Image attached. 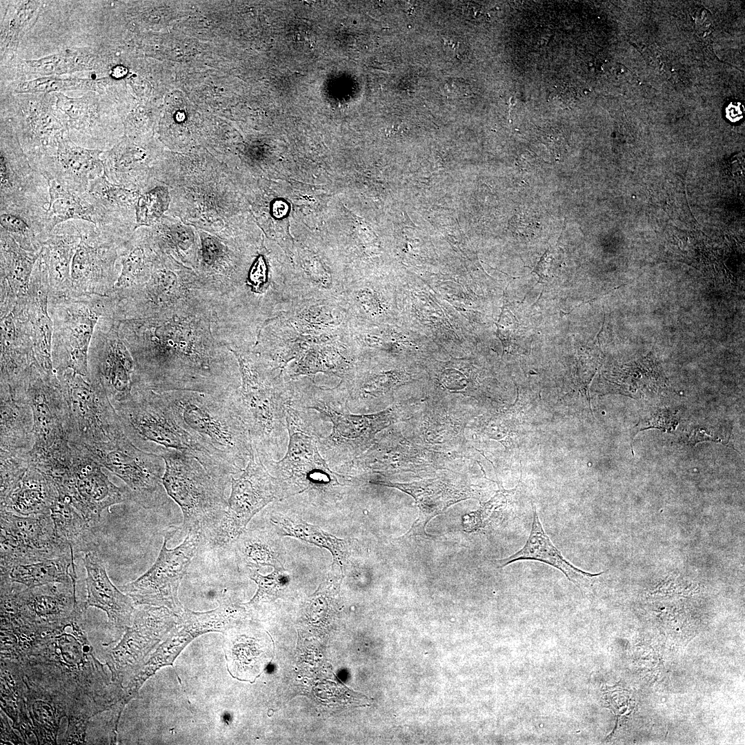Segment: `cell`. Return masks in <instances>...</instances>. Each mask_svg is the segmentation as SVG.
Returning a JSON list of instances; mask_svg holds the SVG:
<instances>
[{"mask_svg":"<svg viewBox=\"0 0 745 745\" xmlns=\"http://www.w3.org/2000/svg\"><path fill=\"white\" fill-rule=\"evenodd\" d=\"M219 302L151 317L115 320L135 365L133 382L157 392L223 395L240 386L237 361L220 333Z\"/></svg>","mask_w":745,"mask_h":745,"instance_id":"obj_1","label":"cell"},{"mask_svg":"<svg viewBox=\"0 0 745 745\" xmlns=\"http://www.w3.org/2000/svg\"><path fill=\"white\" fill-rule=\"evenodd\" d=\"M86 611L78 602L69 617L42 627L20 663L26 678L64 696L68 719L90 720L124 699L123 688L112 683L95 656L83 626Z\"/></svg>","mask_w":745,"mask_h":745,"instance_id":"obj_2","label":"cell"},{"mask_svg":"<svg viewBox=\"0 0 745 745\" xmlns=\"http://www.w3.org/2000/svg\"><path fill=\"white\" fill-rule=\"evenodd\" d=\"M155 177L169 190L166 214L223 239L237 236L242 208L238 177L225 163L207 155L165 156Z\"/></svg>","mask_w":745,"mask_h":745,"instance_id":"obj_3","label":"cell"},{"mask_svg":"<svg viewBox=\"0 0 745 745\" xmlns=\"http://www.w3.org/2000/svg\"><path fill=\"white\" fill-rule=\"evenodd\" d=\"M228 349L237 361L241 380L238 388L228 392V397L261 461L276 460L288 437L286 406L292 401L295 383L273 372L251 348L233 346Z\"/></svg>","mask_w":745,"mask_h":745,"instance_id":"obj_4","label":"cell"},{"mask_svg":"<svg viewBox=\"0 0 745 745\" xmlns=\"http://www.w3.org/2000/svg\"><path fill=\"white\" fill-rule=\"evenodd\" d=\"M114 407L126 435L137 447L157 455L162 449L190 454L223 487L238 475L179 424L161 393L134 383L130 398Z\"/></svg>","mask_w":745,"mask_h":745,"instance_id":"obj_5","label":"cell"},{"mask_svg":"<svg viewBox=\"0 0 745 745\" xmlns=\"http://www.w3.org/2000/svg\"><path fill=\"white\" fill-rule=\"evenodd\" d=\"M228 392L223 395L190 390L159 393L179 424L241 474L250 458L252 446Z\"/></svg>","mask_w":745,"mask_h":745,"instance_id":"obj_6","label":"cell"},{"mask_svg":"<svg viewBox=\"0 0 745 745\" xmlns=\"http://www.w3.org/2000/svg\"><path fill=\"white\" fill-rule=\"evenodd\" d=\"M112 295L115 301L112 317L116 320L155 317L220 299L196 271L163 252L148 281L113 290Z\"/></svg>","mask_w":745,"mask_h":745,"instance_id":"obj_7","label":"cell"},{"mask_svg":"<svg viewBox=\"0 0 745 745\" xmlns=\"http://www.w3.org/2000/svg\"><path fill=\"white\" fill-rule=\"evenodd\" d=\"M159 455L165 461L163 485L182 511L184 530L202 533L204 540L226 513V489L191 455L162 449Z\"/></svg>","mask_w":745,"mask_h":745,"instance_id":"obj_8","label":"cell"},{"mask_svg":"<svg viewBox=\"0 0 745 745\" xmlns=\"http://www.w3.org/2000/svg\"><path fill=\"white\" fill-rule=\"evenodd\" d=\"M286 406L287 449L279 460L264 463L279 485L283 497L305 490L330 491L342 486L337 475L321 455L318 441L323 437L317 421L308 412Z\"/></svg>","mask_w":745,"mask_h":745,"instance_id":"obj_9","label":"cell"},{"mask_svg":"<svg viewBox=\"0 0 745 745\" xmlns=\"http://www.w3.org/2000/svg\"><path fill=\"white\" fill-rule=\"evenodd\" d=\"M113 296L63 297L48 299L53 321L52 359L56 374L66 370L89 377L88 352L99 319L111 316Z\"/></svg>","mask_w":745,"mask_h":745,"instance_id":"obj_10","label":"cell"},{"mask_svg":"<svg viewBox=\"0 0 745 745\" xmlns=\"http://www.w3.org/2000/svg\"><path fill=\"white\" fill-rule=\"evenodd\" d=\"M57 376L67 407L70 443L87 447L115 440L125 433L101 386L69 370Z\"/></svg>","mask_w":745,"mask_h":745,"instance_id":"obj_11","label":"cell"},{"mask_svg":"<svg viewBox=\"0 0 745 745\" xmlns=\"http://www.w3.org/2000/svg\"><path fill=\"white\" fill-rule=\"evenodd\" d=\"M85 448L103 468L126 484L130 500L146 509L166 504L167 493L162 482L165 461L160 455L137 447L126 433L115 440Z\"/></svg>","mask_w":745,"mask_h":745,"instance_id":"obj_12","label":"cell"},{"mask_svg":"<svg viewBox=\"0 0 745 745\" xmlns=\"http://www.w3.org/2000/svg\"><path fill=\"white\" fill-rule=\"evenodd\" d=\"M80 241L70 266L68 297L108 296L119 277L120 257L128 240L82 220H75Z\"/></svg>","mask_w":745,"mask_h":745,"instance_id":"obj_13","label":"cell"},{"mask_svg":"<svg viewBox=\"0 0 745 745\" xmlns=\"http://www.w3.org/2000/svg\"><path fill=\"white\" fill-rule=\"evenodd\" d=\"M177 530L166 533L161 551L152 566L135 581L120 587L135 604L164 606L177 615L183 611L178 597L179 587L204 536L199 531H189L181 544L169 549L167 542Z\"/></svg>","mask_w":745,"mask_h":745,"instance_id":"obj_14","label":"cell"},{"mask_svg":"<svg viewBox=\"0 0 745 745\" xmlns=\"http://www.w3.org/2000/svg\"><path fill=\"white\" fill-rule=\"evenodd\" d=\"M231 492L226 513L216 528L204 539L209 548H220L232 543L251 519L270 502L282 498L277 479L253 450L239 476L231 479Z\"/></svg>","mask_w":745,"mask_h":745,"instance_id":"obj_15","label":"cell"},{"mask_svg":"<svg viewBox=\"0 0 745 745\" xmlns=\"http://www.w3.org/2000/svg\"><path fill=\"white\" fill-rule=\"evenodd\" d=\"M0 212L42 214L50 203L46 179L30 164L12 123L1 120Z\"/></svg>","mask_w":745,"mask_h":745,"instance_id":"obj_16","label":"cell"},{"mask_svg":"<svg viewBox=\"0 0 745 745\" xmlns=\"http://www.w3.org/2000/svg\"><path fill=\"white\" fill-rule=\"evenodd\" d=\"M70 445V464L52 483L60 498L72 504L88 521L99 525L103 510L130 500L128 490L114 484L87 448L79 444Z\"/></svg>","mask_w":745,"mask_h":745,"instance_id":"obj_17","label":"cell"},{"mask_svg":"<svg viewBox=\"0 0 745 745\" xmlns=\"http://www.w3.org/2000/svg\"><path fill=\"white\" fill-rule=\"evenodd\" d=\"M179 615L164 606L142 605L117 644L106 645V662L112 683L123 688L158 644L176 626Z\"/></svg>","mask_w":745,"mask_h":745,"instance_id":"obj_18","label":"cell"},{"mask_svg":"<svg viewBox=\"0 0 745 745\" xmlns=\"http://www.w3.org/2000/svg\"><path fill=\"white\" fill-rule=\"evenodd\" d=\"M24 385L34 421V444L28 452L29 458L67 452L70 448L68 412L58 377H47L34 362Z\"/></svg>","mask_w":745,"mask_h":745,"instance_id":"obj_19","label":"cell"},{"mask_svg":"<svg viewBox=\"0 0 745 745\" xmlns=\"http://www.w3.org/2000/svg\"><path fill=\"white\" fill-rule=\"evenodd\" d=\"M74 583L32 588L1 582V625L44 627L69 617L78 601Z\"/></svg>","mask_w":745,"mask_h":745,"instance_id":"obj_20","label":"cell"},{"mask_svg":"<svg viewBox=\"0 0 745 745\" xmlns=\"http://www.w3.org/2000/svg\"><path fill=\"white\" fill-rule=\"evenodd\" d=\"M0 513V566L53 559L74 552L57 537L50 512L29 516L5 510Z\"/></svg>","mask_w":745,"mask_h":745,"instance_id":"obj_21","label":"cell"},{"mask_svg":"<svg viewBox=\"0 0 745 745\" xmlns=\"http://www.w3.org/2000/svg\"><path fill=\"white\" fill-rule=\"evenodd\" d=\"M135 370L134 359L112 316L98 321L88 352L89 377L102 387L114 405L130 398Z\"/></svg>","mask_w":745,"mask_h":745,"instance_id":"obj_22","label":"cell"},{"mask_svg":"<svg viewBox=\"0 0 745 745\" xmlns=\"http://www.w3.org/2000/svg\"><path fill=\"white\" fill-rule=\"evenodd\" d=\"M43 100L28 99L13 117L12 126L31 166L35 168L52 156L61 140L69 136L66 117Z\"/></svg>","mask_w":745,"mask_h":745,"instance_id":"obj_23","label":"cell"},{"mask_svg":"<svg viewBox=\"0 0 745 745\" xmlns=\"http://www.w3.org/2000/svg\"><path fill=\"white\" fill-rule=\"evenodd\" d=\"M86 570L87 597L83 607H95L103 610L108 617L110 632L108 644L118 642L132 622L135 612L131 597L120 591L110 579L104 562L95 552L84 554L83 559Z\"/></svg>","mask_w":745,"mask_h":745,"instance_id":"obj_24","label":"cell"},{"mask_svg":"<svg viewBox=\"0 0 745 745\" xmlns=\"http://www.w3.org/2000/svg\"><path fill=\"white\" fill-rule=\"evenodd\" d=\"M161 157L152 148L130 137L123 138L101 155L103 174L110 182L141 192L161 183L155 177Z\"/></svg>","mask_w":745,"mask_h":745,"instance_id":"obj_25","label":"cell"},{"mask_svg":"<svg viewBox=\"0 0 745 745\" xmlns=\"http://www.w3.org/2000/svg\"><path fill=\"white\" fill-rule=\"evenodd\" d=\"M36 362L27 296L10 310L1 312V381L18 383Z\"/></svg>","mask_w":745,"mask_h":745,"instance_id":"obj_26","label":"cell"},{"mask_svg":"<svg viewBox=\"0 0 745 745\" xmlns=\"http://www.w3.org/2000/svg\"><path fill=\"white\" fill-rule=\"evenodd\" d=\"M200 253L197 273L224 302L244 284L237 237L223 239L199 230Z\"/></svg>","mask_w":745,"mask_h":745,"instance_id":"obj_27","label":"cell"},{"mask_svg":"<svg viewBox=\"0 0 745 745\" xmlns=\"http://www.w3.org/2000/svg\"><path fill=\"white\" fill-rule=\"evenodd\" d=\"M103 151L75 143L70 137L60 141L56 152L35 168L48 181L54 180L70 191L83 194L90 182L103 175Z\"/></svg>","mask_w":745,"mask_h":745,"instance_id":"obj_28","label":"cell"},{"mask_svg":"<svg viewBox=\"0 0 745 745\" xmlns=\"http://www.w3.org/2000/svg\"><path fill=\"white\" fill-rule=\"evenodd\" d=\"M86 194L95 207L97 226L129 239L136 230V206L141 192L112 183L103 174L90 182Z\"/></svg>","mask_w":745,"mask_h":745,"instance_id":"obj_29","label":"cell"},{"mask_svg":"<svg viewBox=\"0 0 745 745\" xmlns=\"http://www.w3.org/2000/svg\"><path fill=\"white\" fill-rule=\"evenodd\" d=\"M49 292L46 266L39 256L30 279L27 308L36 363L46 376L55 377L52 359L53 321L48 311Z\"/></svg>","mask_w":745,"mask_h":745,"instance_id":"obj_30","label":"cell"},{"mask_svg":"<svg viewBox=\"0 0 745 745\" xmlns=\"http://www.w3.org/2000/svg\"><path fill=\"white\" fill-rule=\"evenodd\" d=\"M339 332L312 336L301 349L288 372L293 379L299 375L322 372L342 379L353 370L352 359Z\"/></svg>","mask_w":745,"mask_h":745,"instance_id":"obj_31","label":"cell"},{"mask_svg":"<svg viewBox=\"0 0 745 745\" xmlns=\"http://www.w3.org/2000/svg\"><path fill=\"white\" fill-rule=\"evenodd\" d=\"M0 450L25 454L34 444V421L25 385L11 388L0 383Z\"/></svg>","mask_w":745,"mask_h":745,"instance_id":"obj_32","label":"cell"},{"mask_svg":"<svg viewBox=\"0 0 745 745\" xmlns=\"http://www.w3.org/2000/svg\"><path fill=\"white\" fill-rule=\"evenodd\" d=\"M80 234L75 220L57 226L44 241L40 256L48 272L49 297H68L71 262Z\"/></svg>","mask_w":745,"mask_h":745,"instance_id":"obj_33","label":"cell"},{"mask_svg":"<svg viewBox=\"0 0 745 745\" xmlns=\"http://www.w3.org/2000/svg\"><path fill=\"white\" fill-rule=\"evenodd\" d=\"M533 508L532 526L526 542L514 554L497 560L496 564L498 568H504L517 561L535 560L560 570L569 581L579 588L585 586L593 577L602 573L591 574L583 571L568 562L546 533L536 508L534 506Z\"/></svg>","mask_w":745,"mask_h":745,"instance_id":"obj_34","label":"cell"},{"mask_svg":"<svg viewBox=\"0 0 745 745\" xmlns=\"http://www.w3.org/2000/svg\"><path fill=\"white\" fill-rule=\"evenodd\" d=\"M25 684L26 707L37 744H57L61 720L68 713L66 698L26 677Z\"/></svg>","mask_w":745,"mask_h":745,"instance_id":"obj_35","label":"cell"},{"mask_svg":"<svg viewBox=\"0 0 745 745\" xmlns=\"http://www.w3.org/2000/svg\"><path fill=\"white\" fill-rule=\"evenodd\" d=\"M162 253L149 227L137 228L123 246L121 270L113 290L130 288L148 281Z\"/></svg>","mask_w":745,"mask_h":745,"instance_id":"obj_36","label":"cell"},{"mask_svg":"<svg viewBox=\"0 0 745 745\" xmlns=\"http://www.w3.org/2000/svg\"><path fill=\"white\" fill-rule=\"evenodd\" d=\"M0 230L1 302H12L28 295L41 252L23 249L9 234Z\"/></svg>","mask_w":745,"mask_h":745,"instance_id":"obj_37","label":"cell"},{"mask_svg":"<svg viewBox=\"0 0 745 745\" xmlns=\"http://www.w3.org/2000/svg\"><path fill=\"white\" fill-rule=\"evenodd\" d=\"M57 497L54 484L30 462L21 480L0 502V508L22 516L43 514L50 512Z\"/></svg>","mask_w":745,"mask_h":745,"instance_id":"obj_38","label":"cell"},{"mask_svg":"<svg viewBox=\"0 0 745 745\" xmlns=\"http://www.w3.org/2000/svg\"><path fill=\"white\" fill-rule=\"evenodd\" d=\"M149 228L155 241L163 253L196 271L201 247L197 229L169 214H165Z\"/></svg>","mask_w":745,"mask_h":745,"instance_id":"obj_39","label":"cell"},{"mask_svg":"<svg viewBox=\"0 0 745 745\" xmlns=\"http://www.w3.org/2000/svg\"><path fill=\"white\" fill-rule=\"evenodd\" d=\"M74 552L53 559L0 566L1 582L32 588L51 583L77 584Z\"/></svg>","mask_w":745,"mask_h":745,"instance_id":"obj_40","label":"cell"},{"mask_svg":"<svg viewBox=\"0 0 745 745\" xmlns=\"http://www.w3.org/2000/svg\"><path fill=\"white\" fill-rule=\"evenodd\" d=\"M342 305L339 300L308 299L279 316L301 335H321L339 331L342 324Z\"/></svg>","mask_w":745,"mask_h":745,"instance_id":"obj_41","label":"cell"},{"mask_svg":"<svg viewBox=\"0 0 745 745\" xmlns=\"http://www.w3.org/2000/svg\"><path fill=\"white\" fill-rule=\"evenodd\" d=\"M57 537L74 554L95 552L99 546V525L88 521L69 502L57 497L50 508Z\"/></svg>","mask_w":745,"mask_h":745,"instance_id":"obj_42","label":"cell"},{"mask_svg":"<svg viewBox=\"0 0 745 745\" xmlns=\"http://www.w3.org/2000/svg\"><path fill=\"white\" fill-rule=\"evenodd\" d=\"M48 183L50 203L46 213V227L50 234L57 226L72 220H82L97 225L95 207L86 192H73L54 180L48 181Z\"/></svg>","mask_w":745,"mask_h":745,"instance_id":"obj_43","label":"cell"},{"mask_svg":"<svg viewBox=\"0 0 745 745\" xmlns=\"http://www.w3.org/2000/svg\"><path fill=\"white\" fill-rule=\"evenodd\" d=\"M98 58L90 48L68 50L36 60L21 62V68L28 75L44 76L91 70L98 66Z\"/></svg>","mask_w":745,"mask_h":745,"instance_id":"obj_44","label":"cell"},{"mask_svg":"<svg viewBox=\"0 0 745 745\" xmlns=\"http://www.w3.org/2000/svg\"><path fill=\"white\" fill-rule=\"evenodd\" d=\"M271 522L276 526L281 536H290L328 549L333 557V564L341 568L348 556L347 540L338 539L326 533L319 527L305 522L291 520L288 517H274Z\"/></svg>","mask_w":745,"mask_h":745,"instance_id":"obj_45","label":"cell"},{"mask_svg":"<svg viewBox=\"0 0 745 745\" xmlns=\"http://www.w3.org/2000/svg\"><path fill=\"white\" fill-rule=\"evenodd\" d=\"M0 228L9 234L21 248L34 252H41L50 235L46 227V213L34 215L2 212H0Z\"/></svg>","mask_w":745,"mask_h":745,"instance_id":"obj_46","label":"cell"},{"mask_svg":"<svg viewBox=\"0 0 745 745\" xmlns=\"http://www.w3.org/2000/svg\"><path fill=\"white\" fill-rule=\"evenodd\" d=\"M1 708L12 719L14 728L21 711L26 707L25 674L21 664L1 659Z\"/></svg>","mask_w":745,"mask_h":745,"instance_id":"obj_47","label":"cell"},{"mask_svg":"<svg viewBox=\"0 0 745 745\" xmlns=\"http://www.w3.org/2000/svg\"><path fill=\"white\" fill-rule=\"evenodd\" d=\"M41 5L39 1H19L8 10L1 28V52L16 50L25 30L36 18Z\"/></svg>","mask_w":745,"mask_h":745,"instance_id":"obj_48","label":"cell"},{"mask_svg":"<svg viewBox=\"0 0 745 745\" xmlns=\"http://www.w3.org/2000/svg\"><path fill=\"white\" fill-rule=\"evenodd\" d=\"M170 203L169 190L163 183L141 192L136 206V229L157 223L167 213Z\"/></svg>","mask_w":745,"mask_h":745,"instance_id":"obj_49","label":"cell"},{"mask_svg":"<svg viewBox=\"0 0 745 745\" xmlns=\"http://www.w3.org/2000/svg\"><path fill=\"white\" fill-rule=\"evenodd\" d=\"M99 84L91 79L77 77L58 78L43 77L34 80L21 81L14 86V90L19 93L50 92L57 91L86 90L97 91Z\"/></svg>","mask_w":745,"mask_h":745,"instance_id":"obj_50","label":"cell"},{"mask_svg":"<svg viewBox=\"0 0 745 745\" xmlns=\"http://www.w3.org/2000/svg\"><path fill=\"white\" fill-rule=\"evenodd\" d=\"M274 570L268 575H261L255 568H248V576L256 582L258 589L248 606H258L270 603L281 596L288 582V575L280 563L276 564Z\"/></svg>","mask_w":745,"mask_h":745,"instance_id":"obj_51","label":"cell"},{"mask_svg":"<svg viewBox=\"0 0 745 745\" xmlns=\"http://www.w3.org/2000/svg\"><path fill=\"white\" fill-rule=\"evenodd\" d=\"M0 463L1 502L21 480L30 466V461L28 453L17 454L0 450Z\"/></svg>","mask_w":745,"mask_h":745,"instance_id":"obj_52","label":"cell"},{"mask_svg":"<svg viewBox=\"0 0 745 745\" xmlns=\"http://www.w3.org/2000/svg\"><path fill=\"white\" fill-rule=\"evenodd\" d=\"M268 271L263 255L257 257L246 277V286L251 292L263 294L269 286Z\"/></svg>","mask_w":745,"mask_h":745,"instance_id":"obj_53","label":"cell"},{"mask_svg":"<svg viewBox=\"0 0 745 745\" xmlns=\"http://www.w3.org/2000/svg\"><path fill=\"white\" fill-rule=\"evenodd\" d=\"M354 300L368 315L376 316L380 315L382 306L376 292L368 288L359 289L355 291Z\"/></svg>","mask_w":745,"mask_h":745,"instance_id":"obj_54","label":"cell"},{"mask_svg":"<svg viewBox=\"0 0 745 745\" xmlns=\"http://www.w3.org/2000/svg\"><path fill=\"white\" fill-rule=\"evenodd\" d=\"M548 101L555 106L566 108L575 105L577 95L575 90L568 86L555 88L549 95Z\"/></svg>","mask_w":745,"mask_h":745,"instance_id":"obj_55","label":"cell"},{"mask_svg":"<svg viewBox=\"0 0 745 745\" xmlns=\"http://www.w3.org/2000/svg\"><path fill=\"white\" fill-rule=\"evenodd\" d=\"M676 424V419L672 416L671 413L662 411L638 424L637 427L639 430L650 428H657L664 431H670L675 429Z\"/></svg>","mask_w":745,"mask_h":745,"instance_id":"obj_56","label":"cell"},{"mask_svg":"<svg viewBox=\"0 0 745 745\" xmlns=\"http://www.w3.org/2000/svg\"><path fill=\"white\" fill-rule=\"evenodd\" d=\"M1 743L26 744L21 737L18 736L10 726L7 715L1 711Z\"/></svg>","mask_w":745,"mask_h":745,"instance_id":"obj_57","label":"cell"},{"mask_svg":"<svg viewBox=\"0 0 745 745\" xmlns=\"http://www.w3.org/2000/svg\"><path fill=\"white\" fill-rule=\"evenodd\" d=\"M695 28L698 34H709L712 28V20L710 12L704 8L698 9L694 17Z\"/></svg>","mask_w":745,"mask_h":745,"instance_id":"obj_58","label":"cell"},{"mask_svg":"<svg viewBox=\"0 0 745 745\" xmlns=\"http://www.w3.org/2000/svg\"><path fill=\"white\" fill-rule=\"evenodd\" d=\"M463 13L468 19L481 22L487 19V12L485 8L477 3L468 2L462 8Z\"/></svg>","mask_w":745,"mask_h":745,"instance_id":"obj_59","label":"cell"},{"mask_svg":"<svg viewBox=\"0 0 745 745\" xmlns=\"http://www.w3.org/2000/svg\"><path fill=\"white\" fill-rule=\"evenodd\" d=\"M446 93L453 96H465L470 94L468 85L463 81L452 80L444 86Z\"/></svg>","mask_w":745,"mask_h":745,"instance_id":"obj_60","label":"cell"},{"mask_svg":"<svg viewBox=\"0 0 745 745\" xmlns=\"http://www.w3.org/2000/svg\"><path fill=\"white\" fill-rule=\"evenodd\" d=\"M719 439L713 435H709L705 430L702 429L695 430L688 437V442L695 444L704 441H718Z\"/></svg>","mask_w":745,"mask_h":745,"instance_id":"obj_61","label":"cell"},{"mask_svg":"<svg viewBox=\"0 0 745 745\" xmlns=\"http://www.w3.org/2000/svg\"><path fill=\"white\" fill-rule=\"evenodd\" d=\"M742 112L743 108H742V104L739 103H731L727 107V116L733 121L742 118V116L741 117V115H743Z\"/></svg>","mask_w":745,"mask_h":745,"instance_id":"obj_62","label":"cell"}]
</instances>
